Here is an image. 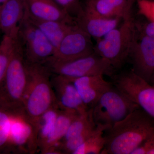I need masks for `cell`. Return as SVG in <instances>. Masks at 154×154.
Wrapping results in <instances>:
<instances>
[{
    "label": "cell",
    "instance_id": "6da1fadb",
    "mask_svg": "<svg viewBox=\"0 0 154 154\" xmlns=\"http://www.w3.org/2000/svg\"><path fill=\"white\" fill-rule=\"evenodd\" d=\"M154 134V118L141 108L104 131L102 154H131Z\"/></svg>",
    "mask_w": 154,
    "mask_h": 154
},
{
    "label": "cell",
    "instance_id": "7a4b0ae2",
    "mask_svg": "<svg viewBox=\"0 0 154 154\" xmlns=\"http://www.w3.org/2000/svg\"><path fill=\"white\" fill-rule=\"evenodd\" d=\"M28 80L22 109L33 127L37 139L40 120L47 111L57 105L51 82V73L45 65L26 61Z\"/></svg>",
    "mask_w": 154,
    "mask_h": 154
},
{
    "label": "cell",
    "instance_id": "3957f363",
    "mask_svg": "<svg viewBox=\"0 0 154 154\" xmlns=\"http://www.w3.org/2000/svg\"><path fill=\"white\" fill-rule=\"evenodd\" d=\"M137 29L133 18L123 21L120 27L97 39L94 52L107 60L116 70L120 68L129 57Z\"/></svg>",
    "mask_w": 154,
    "mask_h": 154
},
{
    "label": "cell",
    "instance_id": "277c9868",
    "mask_svg": "<svg viewBox=\"0 0 154 154\" xmlns=\"http://www.w3.org/2000/svg\"><path fill=\"white\" fill-rule=\"evenodd\" d=\"M28 80L26 60L17 38L5 75L0 86V105L11 110L22 109Z\"/></svg>",
    "mask_w": 154,
    "mask_h": 154
},
{
    "label": "cell",
    "instance_id": "5b68a950",
    "mask_svg": "<svg viewBox=\"0 0 154 154\" xmlns=\"http://www.w3.org/2000/svg\"><path fill=\"white\" fill-rule=\"evenodd\" d=\"M139 108L113 85L91 109L96 125L104 127L107 129Z\"/></svg>",
    "mask_w": 154,
    "mask_h": 154
},
{
    "label": "cell",
    "instance_id": "8992f818",
    "mask_svg": "<svg viewBox=\"0 0 154 154\" xmlns=\"http://www.w3.org/2000/svg\"><path fill=\"white\" fill-rule=\"evenodd\" d=\"M18 39L25 60L29 63L44 64L54 54V48L41 30L29 19L26 9L19 25Z\"/></svg>",
    "mask_w": 154,
    "mask_h": 154
},
{
    "label": "cell",
    "instance_id": "52a82bcc",
    "mask_svg": "<svg viewBox=\"0 0 154 154\" xmlns=\"http://www.w3.org/2000/svg\"><path fill=\"white\" fill-rule=\"evenodd\" d=\"M44 65L51 73L70 79L96 75L113 77L116 70L107 60L95 52L70 61L60 62L49 60Z\"/></svg>",
    "mask_w": 154,
    "mask_h": 154
},
{
    "label": "cell",
    "instance_id": "ba28073f",
    "mask_svg": "<svg viewBox=\"0 0 154 154\" xmlns=\"http://www.w3.org/2000/svg\"><path fill=\"white\" fill-rule=\"evenodd\" d=\"M113 77V86L154 118V86L132 70Z\"/></svg>",
    "mask_w": 154,
    "mask_h": 154
},
{
    "label": "cell",
    "instance_id": "9c48e42d",
    "mask_svg": "<svg viewBox=\"0 0 154 154\" xmlns=\"http://www.w3.org/2000/svg\"><path fill=\"white\" fill-rule=\"evenodd\" d=\"M91 38L75 25L64 37L54 54L48 61L65 62L92 54L94 53V46Z\"/></svg>",
    "mask_w": 154,
    "mask_h": 154
},
{
    "label": "cell",
    "instance_id": "30bf717a",
    "mask_svg": "<svg viewBox=\"0 0 154 154\" xmlns=\"http://www.w3.org/2000/svg\"><path fill=\"white\" fill-rule=\"evenodd\" d=\"M51 82L57 105L61 110L82 115L90 110L83 102L71 80L66 77L54 74L51 76Z\"/></svg>",
    "mask_w": 154,
    "mask_h": 154
},
{
    "label": "cell",
    "instance_id": "8fae6325",
    "mask_svg": "<svg viewBox=\"0 0 154 154\" xmlns=\"http://www.w3.org/2000/svg\"><path fill=\"white\" fill-rule=\"evenodd\" d=\"M140 35L134 42L129 57L132 70L149 83L154 72V38L142 33Z\"/></svg>",
    "mask_w": 154,
    "mask_h": 154
},
{
    "label": "cell",
    "instance_id": "7c38bea8",
    "mask_svg": "<svg viewBox=\"0 0 154 154\" xmlns=\"http://www.w3.org/2000/svg\"><path fill=\"white\" fill-rule=\"evenodd\" d=\"M135 0H86L83 8L90 13L106 18L119 17L123 21L132 18Z\"/></svg>",
    "mask_w": 154,
    "mask_h": 154
},
{
    "label": "cell",
    "instance_id": "4fadbf2b",
    "mask_svg": "<svg viewBox=\"0 0 154 154\" xmlns=\"http://www.w3.org/2000/svg\"><path fill=\"white\" fill-rule=\"evenodd\" d=\"M70 80L83 102L90 109L105 92L113 86V83L104 79L103 75L88 76Z\"/></svg>",
    "mask_w": 154,
    "mask_h": 154
},
{
    "label": "cell",
    "instance_id": "5bb4252c",
    "mask_svg": "<svg viewBox=\"0 0 154 154\" xmlns=\"http://www.w3.org/2000/svg\"><path fill=\"white\" fill-rule=\"evenodd\" d=\"M122 20H123L119 17L106 18L99 17L83 8V11L76 18L75 22L79 28L91 37L98 39L118 27Z\"/></svg>",
    "mask_w": 154,
    "mask_h": 154
},
{
    "label": "cell",
    "instance_id": "9a60e30c",
    "mask_svg": "<svg viewBox=\"0 0 154 154\" xmlns=\"http://www.w3.org/2000/svg\"><path fill=\"white\" fill-rule=\"evenodd\" d=\"M28 15L41 20H53L76 24L71 17L53 0H24Z\"/></svg>",
    "mask_w": 154,
    "mask_h": 154
},
{
    "label": "cell",
    "instance_id": "2e32d148",
    "mask_svg": "<svg viewBox=\"0 0 154 154\" xmlns=\"http://www.w3.org/2000/svg\"><path fill=\"white\" fill-rule=\"evenodd\" d=\"M25 12L24 0H7L1 5L0 31L4 35L17 38Z\"/></svg>",
    "mask_w": 154,
    "mask_h": 154
},
{
    "label": "cell",
    "instance_id": "e0dca14e",
    "mask_svg": "<svg viewBox=\"0 0 154 154\" xmlns=\"http://www.w3.org/2000/svg\"><path fill=\"white\" fill-rule=\"evenodd\" d=\"M79 114L60 110L53 127L44 142L39 147L42 154H61L59 146L72 122Z\"/></svg>",
    "mask_w": 154,
    "mask_h": 154
},
{
    "label": "cell",
    "instance_id": "ac0fdd59",
    "mask_svg": "<svg viewBox=\"0 0 154 154\" xmlns=\"http://www.w3.org/2000/svg\"><path fill=\"white\" fill-rule=\"evenodd\" d=\"M26 11L29 19L47 37L54 48L55 51L64 37L76 25L61 21L36 19L28 15L26 10Z\"/></svg>",
    "mask_w": 154,
    "mask_h": 154
},
{
    "label": "cell",
    "instance_id": "d6986e66",
    "mask_svg": "<svg viewBox=\"0 0 154 154\" xmlns=\"http://www.w3.org/2000/svg\"><path fill=\"white\" fill-rule=\"evenodd\" d=\"M95 132L73 152L72 154H101L105 146L104 131L106 128L96 125Z\"/></svg>",
    "mask_w": 154,
    "mask_h": 154
},
{
    "label": "cell",
    "instance_id": "ffe728a7",
    "mask_svg": "<svg viewBox=\"0 0 154 154\" xmlns=\"http://www.w3.org/2000/svg\"><path fill=\"white\" fill-rule=\"evenodd\" d=\"M96 126L90 108L87 113L78 116L72 122L61 142L76 137Z\"/></svg>",
    "mask_w": 154,
    "mask_h": 154
},
{
    "label": "cell",
    "instance_id": "44dd1931",
    "mask_svg": "<svg viewBox=\"0 0 154 154\" xmlns=\"http://www.w3.org/2000/svg\"><path fill=\"white\" fill-rule=\"evenodd\" d=\"M17 37L4 35L0 43V86L5 75L7 69L13 55Z\"/></svg>",
    "mask_w": 154,
    "mask_h": 154
},
{
    "label": "cell",
    "instance_id": "7402d4cb",
    "mask_svg": "<svg viewBox=\"0 0 154 154\" xmlns=\"http://www.w3.org/2000/svg\"><path fill=\"white\" fill-rule=\"evenodd\" d=\"M60 109L55 106L42 116L40 120L37 132V147L39 148L44 142L55 123Z\"/></svg>",
    "mask_w": 154,
    "mask_h": 154
},
{
    "label": "cell",
    "instance_id": "603a6c76",
    "mask_svg": "<svg viewBox=\"0 0 154 154\" xmlns=\"http://www.w3.org/2000/svg\"><path fill=\"white\" fill-rule=\"evenodd\" d=\"M13 110L0 105V152L4 153L10 137Z\"/></svg>",
    "mask_w": 154,
    "mask_h": 154
},
{
    "label": "cell",
    "instance_id": "cb8c5ba5",
    "mask_svg": "<svg viewBox=\"0 0 154 154\" xmlns=\"http://www.w3.org/2000/svg\"><path fill=\"white\" fill-rule=\"evenodd\" d=\"M69 16L75 19L83 10L80 0H53Z\"/></svg>",
    "mask_w": 154,
    "mask_h": 154
},
{
    "label": "cell",
    "instance_id": "d4e9b609",
    "mask_svg": "<svg viewBox=\"0 0 154 154\" xmlns=\"http://www.w3.org/2000/svg\"><path fill=\"white\" fill-rule=\"evenodd\" d=\"M137 2L140 15L154 23V0H138Z\"/></svg>",
    "mask_w": 154,
    "mask_h": 154
},
{
    "label": "cell",
    "instance_id": "484cf974",
    "mask_svg": "<svg viewBox=\"0 0 154 154\" xmlns=\"http://www.w3.org/2000/svg\"><path fill=\"white\" fill-rule=\"evenodd\" d=\"M131 154H154V134L146 139Z\"/></svg>",
    "mask_w": 154,
    "mask_h": 154
},
{
    "label": "cell",
    "instance_id": "4316f807",
    "mask_svg": "<svg viewBox=\"0 0 154 154\" xmlns=\"http://www.w3.org/2000/svg\"><path fill=\"white\" fill-rule=\"evenodd\" d=\"M138 32L154 38V23L149 22L145 23H136Z\"/></svg>",
    "mask_w": 154,
    "mask_h": 154
},
{
    "label": "cell",
    "instance_id": "83f0119b",
    "mask_svg": "<svg viewBox=\"0 0 154 154\" xmlns=\"http://www.w3.org/2000/svg\"><path fill=\"white\" fill-rule=\"evenodd\" d=\"M149 83H150L151 85H154V72L153 74L152 75L151 78Z\"/></svg>",
    "mask_w": 154,
    "mask_h": 154
},
{
    "label": "cell",
    "instance_id": "f1b7e54d",
    "mask_svg": "<svg viewBox=\"0 0 154 154\" xmlns=\"http://www.w3.org/2000/svg\"><path fill=\"white\" fill-rule=\"evenodd\" d=\"M7 0H0V5H2Z\"/></svg>",
    "mask_w": 154,
    "mask_h": 154
},
{
    "label": "cell",
    "instance_id": "f546056e",
    "mask_svg": "<svg viewBox=\"0 0 154 154\" xmlns=\"http://www.w3.org/2000/svg\"><path fill=\"white\" fill-rule=\"evenodd\" d=\"M1 5H0V11H1Z\"/></svg>",
    "mask_w": 154,
    "mask_h": 154
},
{
    "label": "cell",
    "instance_id": "4dcf8cb0",
    "mask_svg": "<svg viewBox=\"0 0 154 154\" xmlns=\"http://www.w3.org/2000/svg\"><path fill=\"white\" fill-rule=\"evenodd\" d=\"M138 1V0H135L136 2H137V1Z\"/></svg>",
    "mask_w": 154,
    "mask_h": 154
},
{
    "label": "cell",
    "instance_id": "1f68e13d",
    "mask_svg": "<svg viewBox=\"0 0 154 154\" xmlns=\"http://www.w3.org/2000/svg\"></svg>",
    "mask_w": 154,
    "mask_h": 154
}]
</instances>
